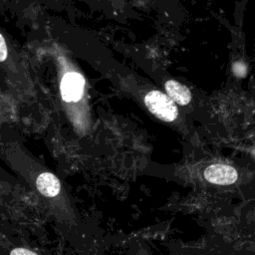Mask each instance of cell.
Here are the masks:
<instances>
[{
  "instance_id": "7",
  "label": "cell",
  "mask_w": 255,
  "mask_h": 255,
  "mask_svg": "<svg viewBox=\"0 0 255 255\" xmlns=\"http://www.w3.org/2000/svg\"><path fill=\"white\" fill-rule=\"evenodd\" d=\"M10 255H38V254L26 248H14L10 252Z\"/></svg>"
},
{
  "instance_id": "3",
  "label": "cell",
  "mask_w": 255,
  "mask_h": 255,
  "mask_svg": "<svg viewBox=\"0 0 255 255\" xmlns=\"http://www.w3.org/2000/svg\"><path fill=\"white\" fill-rule=\"evenodd\" d=\"M237 171L226 164H211L204 170V177L211 183L228 185L237 179Z\"/></svg>"
},
{
  "instance_id": "4",
  "label": "cell",
  "mask_w": 255,
  "mask_h": 255,
  "mask_svg": "<svg viewBox=\"0 0 255 255\" xmlns=\"http://www.w3.org/2000/svg\"><path fill=\"white\" fill-rule=\"evenodd\" d=\"M36 185L41 194L47 197H54L59 194L61 184L59 179L50 172L41 173L36 181Z\"/></svg>"
},
{
  "instance_id": "1",
  "label": "cell",
  "mask_w": 255,
  "mask_h": 255,
  "mask_svg": "<svg viewBox=\"0 0 255 255\" xmlns=\"http://www.w3.org/2000/svg\"><path fill=\"white\" fill-rule=\"evenodd\" d=\"M146 108L158 119L172 122L177 118L178 110L173 101L159 91H151L144 98Z\"/></svg>"
},
{
  "instance_id": "8",
  "label": "cell",
  "mask_w": 255,
  "mask_h": 255,
  "mask_svg": "<svg viewBox=\"0 0 255 255\" xmlns=\"http://www.w3.org/2000/svg\"><path fill=\"white\" fill-rule=\"evenodd\" d=\"M233 71L236 76H244L246 74V67L242 63H236L233 67Z\"/></svg>"
},
{
  "instance_id": "9",
  "label": "cell",
  "mask_w": 255,
  "mask_h": 255,
  "mask_svg": "<svg viewBox=\"0 0 255 255\" xmlns=\"http://www.w3.org/2000/svg\"><path fill=\"white\" fill-rule=\"evenodd\" d=\"M136 255H150V254H149V252L147 251V249L145 247H139L137 249Z\"/></svg>"
},
{
  "instance_id": "6",
  "label": "cell",
  "mask_w": 255,
  "mask_h": 255,
  "mask_svg": "<svg viewBox=\"0 0 255 255\" xmlns=\"http://www.w3.org/2000/svg\"><path fill=\"white\" fill-rule=\"evenodd\" d=\"M7 58V46L4 37L0 34V62L6 60Z\"/></svg>"
},
{
  "instance_id": "5",
  "label": "cell",
  "mask_w": 255,
  "mask_h": 255,
  "mask_svg": "<svg viewBox=\"0 0 255 255\" xmlns=\"http://www.w3.org/2000/svg\"><path fill=\"white\" fill-rule=\"evenodd\" d=\"M165 90L168 96L179 105L185 106L191 101V93L189 90L178 82L173 80L167 81L165 83Z\"/></svg>"
},
{
  "instance_id": "2",
  "label": "cell",
  "mask_w": 255,
  "mask_h": 255,
  "mask_svg": "<svg viewBox=\"0 0 255 255\" xmlns=\"http://www.w3.org/2000/svg\"><path fill=\"white\" fill-rule=\"evenodd\" d=\"M85 80L81 74L67 73L61 82L62 98L66 102L79 101L84 93Z\"/></svg>"
}]
</instances>
